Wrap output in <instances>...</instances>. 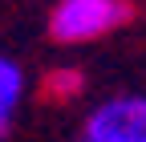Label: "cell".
I'll return each instance as SVG.
<instances>
[{
    "label": "cell",
    "instance_id": "6da1fadb",
    "mask_svg": "<svg viewBox=\"0 0 146 142\" xmlns=\"http://www.w3.org/2000/svg\"><path fill=\"white\" fill-rule=\"evenodd\" d=\"M130 16V0H57L49 12V33L61 45H89L122 29Z\"/></svg>",
    "mask_w": 146,
    "mask_h": 142
},
{
    "label": "cell",
    "instance_id": "7a4b0ae2",
    "mask_svg": "<svg viewBox=\"0 0 146 142\" xmlns=\"http://www.w3.org/2000/svg\"><path fill=\"white\" fill-rule=\"evenodd\" d=\"M77 142H146V94H118L85 114Z\"/></svg>",
    "mask_w": 146,
    "mask_h": 142
},
{
    "label": "cell",
    "instance_id": "3957f363",
    "mask_svg": "<svg viewBox=\"0 0 146 142\" xmlns=\"http://www.w3.org/2000/svg\"><path fill=\"white\" fill-rule=\"evenodd\" d=\"M21 102H25V73H21V65H16L12 57L0 53V138L8 134Z\"/></svg>",
    "mask_w": 146,
    "mask_h": 142
},
{
    "label": "cell",
    "instance_id": "277c9868",
    "mask_svg": "<svg viewBox=\"0 0 146 142\" xmlns=\"http://www.w3.org/2000/svg\"><path fill=\"white\" fill-rule=\"evenodd\" d=\"M81 90H85L81 69H53V73L45 77V94L49 98H77Z\"/></svg>",
    "mask_w": 146,
    "mask_h": 142
}]
</instances>
